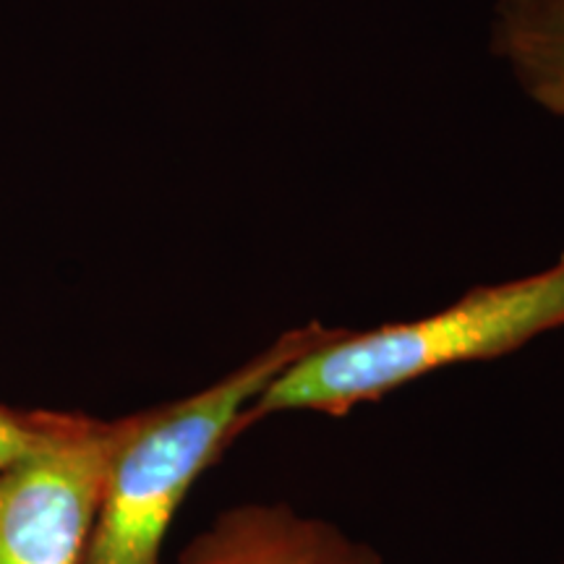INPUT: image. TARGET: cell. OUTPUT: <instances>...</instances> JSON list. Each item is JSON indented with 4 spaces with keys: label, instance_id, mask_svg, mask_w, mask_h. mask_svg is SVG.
<instances>
[{
    "label": "cell",
    "instance_id": "obj_1",
    "mask_svg": "<svg viewBox=\"0 0 564 564\" xmlns=\"http://www.w3.org/2000/svg\"><path fill=\"white\" fill-rule=\"evenodd\" d=\"M564 327V251L544 272L474 288L453 306L413 322L350 333L288 366L251 408V421L272 413L345 415L400 387L457 364L491 361Z\"/></svg>",
    "mask_w": 564,
    "mask_h": 564
},
{
    "label": "cell",
    "instance_id": "obj_2",
    "mask_svg": "<svg viewBox=\"0 0 564 564\" xmlns=\"http://www.w3.org/2000/svg\"><path fill=\"white\" fill-rule=\"evenodd\" d=\"M335 333L319 322L288 329L215 384L121 415L82 564H165L167 531L196 478L251 426L270 382Z\"/></svg>",
    "mask_w": 564,
    "mask_h": 564
},
{
    "label": "cell",
    "instance_id": "obj_3",
    "mask_svg": "<svg viewBox=\"0 0 564 564\" xmlns=\"http://www.w3.org/2000/svg\"><path fill=\"white\" fill-rule=\"evenodd\" d=\"M121 421L51 411L30 453L0 468V564H82Z\"/></svg>",
    "mask_w": 564,
    "mask_h": 564
},
{
    "label": "cell",
    "instance_id": "obj_4",
    "mask_svg": "<svg viewBox=\"0 0 564 564\" xmlns=\"http://www.w3.org/2000/svg\"><path fill=\"white\" fill-rule=\"evenodd\" d=\"M173 564H384L382 554L282 502H246L212 520Z\"/></svg>",
    "mask_w": 564,
    "mask_h": 564
},
{
    "label": "cell",
    "instance_id": "obj_5",
    "mask_svg": "<svg viewBox=\"0 0 564 564\" xmlns=\"http://www.w3.org/2000/svg\"><path fill=\"white\" fill-rule=\"evenodd\" d=\"M491 51L533 102L564 118V0H497Z\"/></svg>",
    "mask_w": 564,
    "mask_h": 564
},
{
    "label": "cell",
    "instance_id": "obj_6",
    "mask_svg": "<svg viewBox=\"0 0 564 564\" xmlns=\"http://www.w3.org/2000/svg\"><path fill=\"white\" fill-rule=\"evenodd\" d=\"M51 411H19V408L0 405V468L13 457L30 453L47 432Z\"/></svg>",
    "mask_w": 564,
    "mask_h": 564
}]
</instances>
